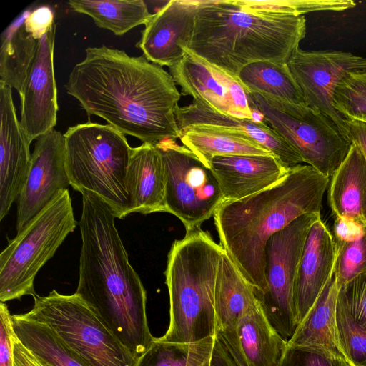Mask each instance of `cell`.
Wrapping results in <instances>:
<instances>
[{"instance_id": "obj_36", "label": "cell", "mask_w": 366, "mask_h": 366, "mask_svg": "<svg viewBox=\"0 0 366 366\" xmlns=\"http://www.w3.org/2000/svg\"><path fill=\"white\" fill-rule=\"evenodd\" d=\"M280 366H350L341 357L310 346L287 345Z\"/></svg>"}, {"instance_id": "obj_25", "label": "cell", "mask_w": 366, "mask_h": 366, "mask_svg": "<svg viewBox=\"0 0 366 366\" xmlns=\"http://www.w3.org/2000/svg\"><path fill=\"white\" fill-rule=\"evenodd\" d=\"M339 290L333 272L287 345L322 348L341 357L347 362L340 342L337 327Z\"/></svg>"}, {"instance_id": "obj_4", "label": "cell", "mask_w": 366, "mask_h": 366, "mask_svg": "<svg viewBox=\"0 0 366 366\" xmlns=\"http://www.w3.org/2000/svg\"><path fill=\"white\" fill-rule=\"evenodd\" d=\"M184 50L237 79L258 61L287 64L306 34L304 16L268 14L237 0H197Z\"/></svg>"}, {"instance_id": "obj_15", "label": "cell", "mask_w": 366, "mask_h": 366, "mask_svg": "<svg viewBox=\"0 0 366 366\" xmlns=\"http://www.w3.org/2000/svg\"><path fill=\"white\" fill-rule=\"evenodd\" d=\"M56 24L39 39L20 95V123L31 142L54 129L57 122V89L54 49Z\"/></svg>"}, {"instance_id": "obj_32", "label": "cell", "mask_w": 366, "mask_h": 366, "mask_svg": "<svg viewBox=\"0 0 366 366\" xmlns=\"http://www.w3.org/2000/svg\"><path fill=\"white\" fill-rule=\"evenodd\" d=\"M244 8L256 11L303 16L312 11H342L352 9L356 3L352 0H237Z\"/></svg>"}, {"instance_id": "obj_22", "label": "cell", "mask_w": 366, "mask_h": 366, "mask_svg": "<svg viewBox=\"0 0 366 366\" xmlns=\"http://www.w3.org/2000/svg\"><path fill=\"white\" fill-rule=\"evenodd\" d=\"M126 187L130 214L166 212L164 167L154 144L143 143L132 149Z\"/></svg>"}, {"instance_id": "obj_9", "label": "cell", "mask_w": 366, "mask_h": 366, "mask_svg": "<svg viewBox=\"0 0 366 366\" xmlns=\"http://www.w3.org/2000/svg\"><path fill=\"white\" fill-rule=\"evenodd\" d=\"M251 107L286 140L303 162L330 178L347 155L352 142L327 116L297 104L247 91Z\"/></svg>"}, {"instance_id": "obj_7", "label": "cell", "mask_w": 366, "mask_h": 366, "mask_svg": "<svg viewBox=\"0 0 366 366\" xmlns=\"http://www.w3.org/2000/svg\"><path fill=\"white\" fill-rule=\"evenodd\" d=\"M74 218L68 189L59 192L11 239L0 254V300L37 296L34 280L41 268L74 232Z\"/></svg>"}, {"instance_id": "obj_19", "label": "cell", "mask_w": 366, "mask_h": 366, "mask_svg": "<svg viewBox=\"0 0 366 366\" xmlns=\"http://www.w3.org/2000/svg\"><path fill=\"white\" fill-rule=\"evenodd\" d=\"M335 260L333 235L320 218L308 232L298 268L294 292L298 325L333 274Z\"/></svg>"}, {"instance_id": "obj_29", "label": "cell", "mask_w": 366, "mask_h": 366, "mask_svg": "<svg viewBox=\"0 0 366 366\" xmlns=\"http://www.w3.org/2000/svg\"><path fill=\"white\" fill-rule=\"evenodd\" d=\"M68 4L74 11L89 16L98 27L117 36L144 25L152 15L142 0H70Z\"/></svg>"}, {"instance_id": "obj_3", "label": "cell", "mask_w": 366, "mask_h": 366, "mask_svg": "<svg viewBox=\"0 0 366 366\" xmlns=\"http://www.w3.org/2000/svg\"><path fill=\"white\" fill-rule=\"evenodd\" d=\"M330 177L308 164L289 169L270 187L225 201L213 219L219 244L254 287L257 299L267 291L265 247L269 238L305 214H320Z\"/></svg>"}, {"instance_id": "obj_20", "label": "cell", "mask_w": 366, "mask_h": 366, "mask_svg": "<svg viewBox=\"0 0 366 366\" xmlns=\"http://www.w3.org/2000/svg\"><path fill=\"white\" fill-rule=\"evenodd\" d=\"M209 167L225 201L239 200L263 191L280 182L289 170L273 154L215 157Z\"/></svg>"}, {"instance_id": "obj_33", "label": "cell", "mask_w": 366, "mask_h": 366, "mask_svg": "<svg viewBox=\"0 0 366 366\" xmlns=\"http://www.w3.org/2000/svg\"><path fill=\"white\" fill-rule=\"evenodd\" d=\"M333 104L346 120L366 122V71L351 73L338 84Z\"/></svg>"}, {"instance_id": "obj_10", "label": "cell", "mask_w": 366, "mask_h": 366, "mask_svg": "<svg viewBox=\"0 0 366 366\" xmlns=\"http://www.w3.org/2000/svg\"><path fill=\"white\" fill-rule=\"evenodd\" d=\"M154 145L164 167L166 212L177 217L186 231L200 228L225 202L217 179L176 139H166Z\"/></svg>"}, {"instance_id": "obj_8", "label": "cell", "mask_w": 366, "mask_h": 366, "mask_svg": "<svg viewBox=\"0 0 366 366\" xmlns=\"http://www.w3.org/2000/svg\"><path fill=\"white\" fill-rule=\"evenodd\" d=\"M25 315L47 325L87 366H136L137 360L76 292L36 296Z\"/></svg>"}, {"instance_id": "obj_16", "label": "cell", "mask_w": 366, "mask_h": 366, "mask_svg": "<svg viewBox=\"0 0 366 366\" xmlns=\"http://www.w3.org/2000/svg\"><path fill=\"white\" fill-rule=\"evenodd\" d=\"M169 74L182 95L203 101L219 113L252 119L247 91L239 81L199 57L186 51L184 58L169 67Z\"/></svg>"}, {"instance_id": "obj_34", "label": "cell", "mask_w": 366, "mask_h": 366, "mask_svg": "<svg viewBox=\"0 0 366 366\" xmlns=\"http://www.w3.org/2000/svg\"><path fill=\"white\" fill-rule=\"evenodd\" d=\"M336 320L340 342L349 365H366V327L355 320L338 298Z\"/></svg>"}, {"instance_id": "obj_14", "label": "cell", "mask_w": 366, "mask_h": 366, "mask_svg": "<svg viewBox=\"0 0 366 366\" xmlns=\"http://www.w3.org/2000/svg\"><path fill=\"white\" fill-rule=\"evenodd\" d=\"M69 186L64 134L53 129L36 139L31 153L29 169L17 199V233Z\"/></svg>"}, {"instance_id": "obj_5", "label": "cell", "mask_w": 366, "mask_h": 366, "mask_svg": "<svg viewBox=\"0 0 366 366\" xmlns=\"http://www.w3.org/2000/svg\"><path fill=\"white\" fill-rule=\"evenodd\" d=\"M224 252L201 228L186 231L173 242L164 272L169 325L161 340L188 343L214 337L215 287Z\"/></svg>"}, {"instance_id": "obj_30", "label": "cell", "mask_w": 366, "mask_h": 366, "mask_svg": "<svg viewBox=\"0 0 366 366\" xmlns=\"http://www.w3.org/2000/svg\"><path fill=\"white\" fill-rule=\"evenodd\" d=\"M237 80L248 92L297 104H306L287 64L258 61L244 66Z\"/></svg>"}, {"instance_id": "obj_18", "label": "cell", "mask_w": 366, "mask_h": 366, "mask_svg": "<svg viewBox=\"0 0 366 366\" xmlns=\"http://www.w3.org/2000/svg\"><path fill=\"white\" fill-rule=\"evenodd\" d=\"M0 220L17 200L26 180L31 154L28 138L17 119L11 87L0 81Z\"/></svg>"}, {"instance_id": "obj_6", "label": "cell", "mask_w": 366, "mask_h": 366, "mask_svg": "<svg viewBox=\"0 0 366 366\" xmlns=\"http://www.w3.org/2000/svg\"><path fill=\"white\" fill-rule=\"evenodd\" d=\"M64 137L72 188L97 195L116 218L130 214L126 178L132 148L124 134L109 124L88 122L69 127Z\"/></svg>"}, {"instance_id": "obj_12", "label": "cell", "mask_w": 366, "mask_h": 366, "mask_svg": "<svg viewBox=\"0 0 366 366\" xmlns=\"http://www.w3.org/2000/svg\"><path fill=\"white\" fill-rule=\"evenodd\" d=\"M287 65L306 105L329 117L348 137L347 120L334 107V94L338 84L350 74L366 71V59L350 52L299 48Z\"/></svg>"}, {"instance_id": "obj_17", "label": "cell", "mask_w": 366, "mask_h": 366, "mask_svg": "<svg viewBox=\"0 0 366 366\" xmlns=\"http://www.w3.org/2000/svg\"><path fill=\"white\" fill-rule=\"evenodd\" d=\"M197 5V0H171L152 15L136 45L148 61L169 68L184 58Z\"/></svg>"}, {"instance_id": "obj_31", "label": "cell", "mask_w": 366, "mask_h": 366, "mask_svg": "<svg viewBox=\"0 0 366 366\" xmlns=\"http://www.w3.org/2000/svg\"><path fill=\"white\" fill-rule=\"evenodd\" d=\"M213 337L194 342H173L155 338L136 366H209Z\"/></svg>"}, {"instance_id": "obj_1", "label": "cell", "mask_w": 366, "mask_h": 366, "mask_svg": "<svg viewBox=\"0 0 366 366\" xmlns=\"http://www.w3.org/2000/svg\"><path fill=\"white\" fill-rule=\"evenodd\" d=\"M85 52L65 87L89 116L143 143L180 139L175 112L182 94L169 73L144 56L104 45Z\"/></svg>"}, {"instance_id": "obj_13", "label": "cell", "mask_w": 366, "mask_h": 366, "mask_svg": "<svg viewBox=\"0 0 366 366\" xmlns=\"http://www.w3.org/2000/svg\"><path fill=\"white\" fill-rule=\"evenodd\" d=\"M287 346L260 305L215 331L209 366H280Z\"/></svg>"}, {"instance_id": "obj_28", "label": "cell", "mask_w": 366, "mask_h": 366, "mask_svg": "<svg viewBox=\"0 0 366 366\" xmlns=\"http://www.w3.org/2000/svg\"><path fill=\"white\" fill-rule=\"evenodd\" d=\"M17 340L46 366H87L47 325L27 317L12 315Z\"/></svg>"}, {"instance_id": "obj_39", "label": "cell", "mask_w": 366, "mask_h": 366, "mask_svg": "<svg viewBox=\"0 0 366 366\" xmlns=\"http://www.w3.org/2000/svg\"><path fill=\"white\" fill-rule=\"evenodd\" d=\"M366 224L347 217H335L333 237L336 242H351L362 237Z\"/></svg>"}, {"instance_id": "obj_37", "label": "cell", "mask_w": 366, "mask_h": 366, "mask_svg": "<svg viewBox=\"0 0 366 366\" xmlns=\"http://www.w3.org/2000/svg\"><path fill=\"white\" fill-rule=\"evenodd\" d=\"M338 300L355 321L366 327V272L340 286Z\"/></svg>"}, {"instance_id": "obj_41", "label": "cell", "mask_w": 366, "mask_h": 366, "mask_svg": "<svg viewBox=\"0 0 366 366\" xmlns=\"http://www.w3.org/2000/svg\"><path fill=\"white\" fill-rule=\"evenodd\" d=\"M14 366H46L16 338L14 342Z\"/></svg>"}, {"instance_id": "obj_26", "label": "cell", "mask_w": 366, "mask_h": 366, "mask_svg": "<svg viewBox=\"0 0 366 366\" xmlns=\"http://www.w3.org/2000/svg\"><path fill=\"white\" fill-rule=\"evenodd\" d=\"M260 305L254 287L224 251L215 287V331L234 324Z\"/></svg>"}, {"instance_id": "obj_24", "label": "cell", "mask_w": 366, "mask_h": 366, "mask_svg": "<svg viewBox=\"0 0 366 366\" xmlns=\"http://www.w3.org/2000/svg\"><path fill=\"white\" fill-rule=\"evenodd\" d=\"M327 197L335 217H347L366 224V159L357 145L352 144L330 177Z\"/></svg>"}, {"instance_id": "obj_23", "label": "cell", "mask_w": 366, "mask_h": 366, "mask_svg": "<svg viewBox=\"0 0 366 366\" xmlns=\"http://www.w3.org/2000/svg\"><path fill=\"white\" fill-rule=\"evenodd\" d=\"M25 11L1 34L0 81L21 92L39 39L51 26L36 21Z\"/></svg>"}, {"instance_id": "obj_2", "label": "cell", "mask_w": 366, "mask_h": 366, "mask_svg": "<svg viewBox=\"0 0 366 366\" xmlns=\"http://www.w3.org/2000/svg\"><path fill=\"white\" fill-rule=\"evenodd\" d=\"M81 194V247L76 293L138 360L156 338L148 325L146 290L129 263L111 208L92 192Z\"/></svg>"}, {"instance_id": "obj_35", "label": "cell", "mask_w": 366, "mask_h": 366, "mask_svg": "<svg viewBox=\"0 0 366 366\" xmlns=\"http://www.w3.org/2000/svg\"><path fill=\"white\" fill-rule=\"evenodd\" d=\"M335 242L336 260L334 274L339 287L366 272V230L351 242Z\"/></svg>"}, {"instance_id": "obj_21", "label": "cell", "mask_w": 366, "mask_h": 366, "mask_svg": "<svg viewBox=\"0 0 366 366\" xmlns=\"http://www.w3.org/2000/svg\"><path fill=\"white\" fill-rule=\"evenodd\" d=\"M175 117L180 130L192 125L202 124L238 131L250 137L275 156L287 169L301 164L300 154L265 121L237 118L219 113L201 100L178 107Z\"/></svg>"}, {"instance_id": "obj_38", "label": "cell", "mask_w": 366, "mask_h": 366, "mask_svg": "<svg viewBox=\"0 0 366 366\" xmlns=\"http://www.w3.org/2000/svg\"><path fill=\"white\" fill-rule=\"evenodd\" d=\"M16 335L12 315L7 305L0 303V366H14V342Z\"/></svg>"}, {"instance_id": "obj_11", "label": "cell", "mask_w": 366, "mask_h": 366, "mask_svg": "<svg viewBox=\"0 0 366 366\" xmlns=\"http://www.w3.org/2000/svg\"><path fill=\"white\" fill-rule=\"evenodd\" d=\"M320 214L300 217L273 234L265 247L267 291L258 300L271 326L288 342L297 326L294 292L298 268L312 225Z\"/></svg>"}, {"instance_id": "obj_27", "label": "cell", "mask_w": 366, "mask_h": 366, "mask_svg": "<svg viewBox=\"0 0 366 366\" xmlns=\"http://www.w3.org/2000/svg\"><path fill=\"white\" fill-rule=\"evenodd\" d=\"M180 140L208 167L215 157L272 154L238 131L210 125L189 126L181 130Z\"/></svg>"}, {"instance_id": "obj_40", "label": "cell", "mask_w": 366, "mask_h": 366, "mask_svg": "<svg viewBox=\"0 0 366 366\" xmlns=\"http://www.w3.org/2000/svg\"><path fill=\"white\" fill-rule=\"evenodd\" d=\"M346 127L350 140L359 147L366 159V122L347 120Z\"/></svg>"}, {"instance_id": "obj_42", "label": "cell", "mask_w": 366, "mask_h": 366, "mask_svg": "<svg viewBox=\"0 0 366 366\" xmlns=\"http://www.w3.org/2000/svg\"><path fill=\"white\" fill-rule=\"evenodd\" d=\"M362 366H366V365H362Z\"/></svg>"}]
</instances>
